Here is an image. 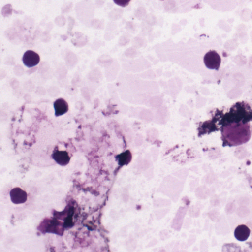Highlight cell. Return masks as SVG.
<instances>
[{"label":"cell","mask_w":252,"mask_h":252,"mask_svg":"<svg viewBox=\"0 0 252 252\" xmlns=\"http://www.w3.org/2000/svg\"><path fill=\"white\" fill-rule=\"evenodd\" d=\"M114 3L122 7L128 6L131 0H113Z\"/></svg>","instance_id":"9"},{"label":"cell","mask_w":252,"mask_h":252,"mask_svg":"<svg viewBox=\"0 0 252 252\" xmlns=\"http://www.w3.org/2000/svg\"><path fill=\"white\" fill-rule=\"evenodd\" d=\"M48 226H45V231L48 233H53L60 234V231L58 230V226H60V222L56 220H52L47 221Z\"/></svg>","instance_id":"8"},{"label":"cell","mask_w":252,"mask_h":252,"mask_svg":"<svg viewBox=\"0 0 252 252\" xmlns=\"http://www.w3.org/2000/svg\"><path fill=\"white\" fill-rule=\"evenodd\" d=\"M251 136L249 123L243 121L229 122L221 129L223 146H237L247 143Z\"/></svg>","instance_id":"1"},{"label":"cell","mask_w":252,"mask_h":252,"mask_svg":"<svg viewBox=\"0 0 252 252\" xmlns=\"http://www.w3.org/2000/svg\"><path fill=\"white\" fill-rule=\"evenodd\" d=\"M251 230L246 224H240L237 225L234 231V236L239 241L244 242L248 239L251 235Z\"/></svg>","instance_id":"5"},{"label":"cell","mask_w":252,"mask_h":252,"mask_svg":"<svg viewBox=\"0 0 252 252\" xmlns=\"http://www.w3.org/2000/svg\"><path fill=\"white\" fill-rule=\"evenodd\" d=\"M52 158L57 164L61 166L67 165L70 160V156L65 151L56 150L52 154Z\"/></svg>","instance_id":"6"},{"label":"cell","mask_w":252,"mask_h":252,"mask_svg":"<svg viewBox=\"0 0 252 252\" xmlns=\"http://www.w3.org/2000/svg\"><path fill=\"white\" fill-rule=\"evenodd\" d=\"M11 202L14 204H21L25 203L28 199L26 191L20 187H15L9 192Z\"/></svg>","instance_id":"3"},{"label":"cell","mask_w":252,"mask_h":252,"mask_svg":"<svg viewBox=\"0 0 252 252\" xmlns=\"http://www.w3.org/2000/svg\"><path fill=\"white\" fill-rule=\"evenodd\" d=\"M204 63L210 69L218 70L221 63V58L215 50H210L204 56Z\"/></svg>","instance_id":"2"},{"label":"cell","mask_w":252,"mask_h":252,"mask_svg":"<svg viewBox=\"0 0 252 252\" xmlns=\"http://www.w3.org/2000/svg\"><path fill=\"white\" fill-rule=\"evenodd\" d=\"M53 106L55 110V115L57 117L66 113L69 109L67 102L63 98L56 99L53 103Z\"/></svg>","instance_id":"7"},{"label":"cell","mask_w":252,"mask_h":252,"mask_svg":"<svg viewBox=\"0 0 252 252\" xmlns=\"http://www.w3.org/2000/svg\"><path fill=\"white\" fill-rule=\"evenodd\" d=\"M39 55L32 50L26 51L22 57V61L25 66L29 68L33 67L40 62Z\"/></svg>","instance_id":"4"},{"label":"cell","mask_w":252,"mask_h":252,"mask_svg":"<svg viewBox=\"0 0 252 252\" xmlns=\"http://www.w3.org/2000/svg\"><path fill=\"white\" fill-rule=\"evenodd\" d=\"M251 188L252 189V180L251 183Z\"/></svg>","instance_id":"10"}]
</instances>
